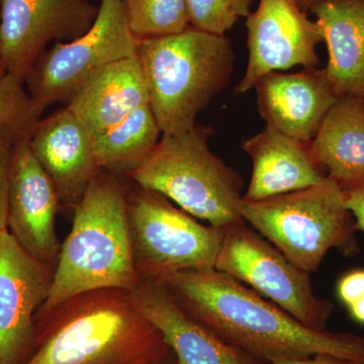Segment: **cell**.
Returning <instances> with one entry per match:
<instances>
[{"label": "cell", "mask_w": 364, "mask_h": 364, "mask_svg": "<svg viewBox=\"0 0 364 364\" xmlns=\"http://www.w3.org/2000/svg\"><path fill=\"white\" fill-rule=\"evenodd\" d=\"M310 11L327 45L333 87L339 97L364 98V0H317Z\"/></svg>", "instance_id": "ffe728a7"}, {"label": "cell", "mask_w": 364, "mask_h": 364, "mask_svg": "<svg viewBox=\"0 0 364 364\" xmlns=\"http://www.w3.org/2000/svg\"><path fill=\"white\" fill-rule=\"evenodd\" d=\"M162 132L150 105L123 121L93 134V150L100 170L130 174L156 147Z\"/></svg>", "instance_id": "44dd1931"}, {"label": "cell", "mask_w": 364, "mask_h": 364, "mask_svg": "<svg viewBox=\"0 0 364 364\" xmlns=\"http://www.w3.org/2000/svg\"><path fill=\"white\" fill-rule=\"evenodd\" d=\"M210 127L162 134L149 156L129 176L196 219L222 228L242 220L243 181L208 147Z\"/></svg>", "instance_id": "5b68a950"}, {"label": "cell", "mask_w": 364, "mask_h": 364, "mask_svg": "<svg viewBox=\"0 0 364 364\" xmlns=\"http://www.w3.org/2000/svg\"><path fill=\"white\" fill-rule=\"evenodd\" d=\"M157 282L189 317L261 363L330 354L364 364L363 337L311 329L215 268L174 272Z\"/></svg>", "instance_id": "6da1fadb"}, {"label": "cell", "mask_w": 364, "mask_h": 364, "mask_svg": "<svg viewBox=\"0 0 364 364\" xmlns=\"http://www.w3.org/2000/svg\"><path fill=\"white\" fill-rule=\"evenodd\" d=\"M1 4H2V0H0V11H1Z\"/></svg>", "instance_id": "e575fe53"}, {"label": "cell", "mask_w": 364, "mask_h": 364, "mask_svg": "<svg viewBox=\"0 0 364 364\" xmlns=\"http://www.w3.org/2000/svg\"><path fill=\"white\" fill-rule=\"evenodd\" d=\"M136 56L162 134L195 128L198 114L229 85L234 70L229 38L193 26L176 35L139 41Z\"/></svg>", "instance_id": "277c9868"}, {"label": "cell", "mask_w": 364, "mask_h": 364, "mask_svg": "<svg viewBox=\"0 0 364 364\" xmlns=\"http://www.w3.org/2000/svg\"><path fill=\"white\" fill-rule=\"evenodd\" d=\"M7 74L6 66H4V61L0 58V79L6 76Z\"/></svg>", "instance_id": "d6a6232c"}, {"label": "cell", "mask_w": 364, "mask_h": 364, "mask_svg": "<svg viewBox=\"0 0 364 364\" xmlns=\"http://www.w3.org/2000/svg\"><path fill=\"white\" fill-rule=\"evenodd\" d=\"M296 4H298L299 9L306 13V11H308V9H310L311 6H312L317 0H296Z\"/></svg>", "instance_id": "4dcf8cb0"}, {"label": "cell", "mask_w": 364, "mask_h": 364, "mask_svg": "<svg viewBox=\"0 0 364 364\" xmlns=\"http://www.w3.org/2000/svg\"><path fill=\"white\" fill-rule=\"evenodd\" d=\"M97 13L88 0H2L0 58L7 73L26 81L50 42L80 37Z\"/></svg>", "instance_id": "30bf717a"}, {"label": "cell", "mask_w": 364, "mask_h": 364, "mask_svg": "<svg viewBox=\"0 0 364 364\" xmlns=\"http://www.w3.org/2000/svg\"><path fill=\"white\" fill-rule=\"evenodd\" d=\"M36 327L35 347L23 364H156L172 353L123 289L74 296Z\"/></svg>", "instance_id": "7a4b0ae2"}, {"label": "cell", "mask_w": 364, "mask_h": 364, "mask_svg": "<svg viewBox=\"0 0 364 364\" xmlns=\"http://www.w3.org/2000/svg\"><path fill=\"white\" fill-rule=\"evenodd\" d=\"M191 26L213 35L225 36L238 16L226 0H186Z\"/></svg>", "instance_id": "cb8c5ba5"}, {"label": "cell", "mask_w": 364, "mask_h": 364, "mask_svg": "<svg viewBox=\"0 0 364 364\" xmlns=\"http://www.w3.org/2000/svg\"><path fill=\"white\" fill-rule=\"evenodd\" d=\"M30 147L62 202L77 205L102 171L93 150V134L67 107L38 122L31 133Z\"/></svg>", "instance_id": "9a60e30c"}, {"label": "cell", "mask_w": 364, "mask_h": 364, "mask_svg": "<svg viewBox=\"0 0 364 364\" xmlns=\"http://www.w3.org/2000/svg\"><path fill=\"white\" fill-rule=\"evenodd\" d=\"M124 0H100L97 18L80 37L57 43L35 64L25 81L38 107L69 102L87 79L104 67L138 54Z\"/></svg>", "instance_id": "9c48e42d"}, {"label": "cell", "mask_w": 364, "mask_h": 364, "mask_svg": "<svg viewBox=\"0 0 364 364\" xmlns=\"http://www.w3.org/2000/svg\"><path fill=\"white\" fill-rule=\"evenodd\" d=\"M242 147L253 164L250 183L243 196L245 200H264L325 181L324 172L314 160L309 143L294 140L269 124L244 141Z\"/></svg>", "instance_id": "e0dca14e"}, {"label": "cell", "mask_w": 364, "mask_h": 364, "mask_svg": "<svg viewBox=\"0 0 364 364\" xmlns=\"http://www.w3.org/2000/svg\"><path fill=\"white\" fill-rule=\"evenodd\" d=\"M272 364H359L348 359L330 355V354H317L306 358H284L274 361Z\"/></svg>", "instance_id": "83f0119b"}, {"label": "cell", "mask_w": 364, "mask_h": 364, "mask_svg": "<svg viewBox=\"0 0 364 364\" xmlns=\"http://www.w3.org/2000/svg\"><path fill=\"white\" fill-rule=\"evenodd\" d=\"M156 364H179V363L178 360H177L176 356L174 355L173 353H171L168 358L163 359L162 361H160V363Z\"/></svg>", "instance_id": "1f68e13d"}, {"label": "cell", "mask_w": 364, "mask_h": 364, "mask_svg": "<svg viewBox=\"0 0 364 364\" xmlns=\"http://www.w3.org/2000/svg\"><path fill=\"white\" fill-rule=\"evenodd\" d=\"M237 16H248L250 14L251 0H226Z\"/></svg>", "instance_id": "f1b7e54d"}, {"label": "cell", "mask_w": 364, "mask_h": 364, "mask_svg": "<svg viewBox=\"0 0 364 364\" xmlns=\"http://www.w3.org/2000/svg\"><path fill=\"white\" fill-rule=\"evenodd\" d=\"M132 33L139 41L176 35L191 26L186 0H124Z\"/></svg>", "instance_id": "7402d4cb"}, {"label": "cell", "mask_w": 364, "mask_h": 364, "mask_svg": "<svg viewBox=\"0 0 364 364\" xmlns=\"http://www.w3.org/2000/svg\"><path fill=\"white\" fill-rule=\"evenodd\" d=\"M350 311L351 317L359 323L364 325V296L363 299H358L355 303L348 306Z\"/></svg>", "instance_id": "f546056e"}, {"label": "cell", "mask_w": 364, "mask_h": 364, "mask_svg": "<svg viewBox=\"0 0 364 364\" xmlns=\"http://www.w3.org/2000/svg\"><path fill=\"white\" fill-rule=\"evenodd\" d=\"M55 265L33 257L9 230L0 246V364H23L36 342V315L47 299Z\"/></svg>", "instance_id": "7c38bea8"}, {"label": "cell", "mask_w": 364, "mask_h": 364, "mask_svg": "<svg viewBox=\"0 0 364 364\" xmlns=\"http://www.w3.org/2000/svg\"><path fill=\"white\" fill-rule=\"evenodd\" d=\"M345 191V205L350 210L358 230L364 232V184Z\"/></svg>", "instance_id": "4316f807"}, {"label": "cell", "mask_w": 364, "mask_h": 364, "mask_svg": "<svg viewBox=\"0 0 364 364\" xmlns=\"http://www.w3.org/2000/svg\"><path fill=\"white\" fill-rule=\"evenodd\" d=\"M20 138L6 136L0 139V230H7L9 181L14 144Z\"/></svg>", "instance_id": "d4e9b609"}, {"label": "cell", "mask_w": 364, "mask_h": 364, "mask_svg": "<svg viewBox=\"0 0 364 364\" xmlns=\"http://www.w3.org/2000/svg\"><path fill=\"white\" fill-rule=\"evenodd\" d=\"M6 231L7 230H0V246H1L2 239H4V233H6Z\"/></svg>", "instance_id": "836d02e7"}, {"label": "cell", "mask_w": 364, "mask_h": 364, "mask_svg": "<svg viewBox=\"0 0 364 364\" xmlns=\"http://www.w3.org/2000/svg\"><path fill=\"white\" fill-rule=\"evenodd\" d=\"M259 114L272 128L310 143L321 122L340 97L325 69L299 73L272 72L256 83Z\"/></svg>", "instance_id": "5bb4252c"}, {"label": "cell", "mask_w": 364, "mask_h": 364, "mask_svg": "<svg viewBox=\"0 0 364 364\" xmlns=\"http://www.w3.org/2000/svg\"><path fill=\"white\" fill-rule=\"evenodd\" d=\"M242 219L306 272H316L332 249L358 251L355 220L345 191L326 177L311 188L259 200L242 198Z\"/></svg>", "instance_id": "8992f818"}, {"label": "cell", "mask_w": 364, "mask_h": 364, "mask_svg": "<svg viewBox=\"0 0 364 364\" xmlns=\"http://www.w3.org/2000/svg\"><path fill=\"white\" fill-rule=\"evenodd\" d=\"M326 177L343 191L364 184V98L342 95L309 143Z\"/></svg>", "instance_id": "d6986e66"}, {"label": "cell", "mask_w": 364, "mask_h": 364, "mask_svg": "<svg viewBox=\"0 0 364 364\" xmlns=\"http://www.w3.org/2000/svg\"><path fill=\"white\" fill-rule=\"evenodd\" d=\"M123 183L102 171L75 205L70 233L60 248L45 317L66 301L97 289L131 291L140 282L134 260Z\"/></svg>", "instance_id": "3957f363"}, {"label": "cell", "mask_w": 364, "mask_h": 364, "mask_svg": "<svg viewBox=\"0 0 364 364\" xmlns=\"http://www.w3.org/2000/svg\"><path fill=\"white\" fill-rule=\"evenodd\" d=\"M43 112L28 95L25 81L9 73L0 79V139L30 135Z\"/></svg>", "instance_id": "603a6c76"}, {"label": "cell", "mask_w": 364, "mask_h": 364, "mask_svg": "<svg viewBox=\"0 0 364 364\" xmlns=\"http://www.w3.org/2000/svg\"><path fill=\"white\" fill-rule=\"evenodd\" d=\"M221 231L215 270L270 299L306 327L326 330L333 305L315 294L310 273L296 267L243 219Z\"/></svg>", "instance_id": "ba28073f"}, {"label": "cell", "mask_w": 364, "mask_h": 364, "mask_svg": "<svg viewBox=\"0 0 364 364\" xmlns=\"http://www.w3.org/2000/svg\"><path fill=\"white\" fill-rule=\"evenodd\" d=\"M340 299L349 306L364 296V270H354L342 277L338 284Z\"/></svg>", "instance_id": "484cf974"}, {"label": "cell", "mask_w": 364, "mask_h": 364, "mask_svg": "<svg viewBox=\"0 0 364 364\" xmlns=\"http://www.w3.org/2000/svg\"><path fill=\"white\" fill-rule=\"evenodd\" d=\"M149 105L147 82L136 56L114 62L93 74L72 95L66 107L95 134Z\"/></svg>", "instance_id": "ac0fdd59"}, {"label": "cell", "mask_w": 364, "mask_h": 364, "mask_svg": "<svg viewBox=\"0 0 364 364\" xmlns=\"http://www.w3.org/2000/svg\"><path fill=\"white\" fill-rule=\"evenodd\" d=\"M30 136L14 144L7 230L26 252L55 265L61 248L56 233L60 198L52 179L33 154Z\"/></svg>", "instance_id": "4fadbf2b"}, {"label": "cell", "mask_w": 364, "mask_h": 364, "mask_svg": "<svg viewBox=\"0 0 364 364\" xmlns=\"http://www.w3.org/2000/svg\"><path fill=\"white\" fill-rule=\"evenodd\" d=\"M170 202L141 188L128 196L129 230L141 279L160 282L174 272L215 268L221 228L200 224Z\"/></svg>", "instance_id": "52a82bcc"}, {"label": "cell", "mask_w": 364, "mask_h": 364, "mask_svg": "<svg viewBox=\"0 0 364 364\" xmlns=\"http://www.w3.org/2000/svg\"><path fill=\"white\" fill-rule=\"evenodd\" d=\"M246 26L248 64L245 75L235 88L237 95L255 87L272 72L318 66L316 48L323 42L322 32L296 0H260L257 9L249 14Z\"/></svg>", "instance_id": "8fae6325"}, {"label": "cell", "mask_w": 364, "mask_h": 364, "mask_svg": "<svg viewBox=\"0 0 364 364\" xmlns=\"http://www.w3.org/2000/svg\"><path fill=\"white\" fill-rule=\"evenodd\" d=\"M130 294L136 310L161 333L179 364H265L189 317L164 284L141 279Z\"/></svg>", "instance_id": "2e32d148"}]
</instances>
